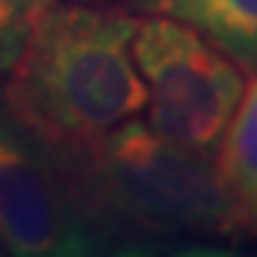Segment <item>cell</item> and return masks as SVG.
Segmentation results:
<instances>
[{
  "label": "cell",
  "instance_id": "1",
  "mask_svg": "<svg viewBox=\"0 0 257 257\" xmlns=\"http://www.w3.org/2000/svg\"><path fill=\"white\" fill-rule=\"evenodd\" d=\"M124 10L41 0L4 84L10 105L50 143L84 152L146 108Z\"/></svg>",
  "mask_w": 257,
  "mask_h": 257
},
{
  "label": "cell",
  "instance_id": "2",
  "mask_svg": "<svg viewBox=\"0 0 257 257\" xmlns=\"http://www.w3.org/2000/svg\"><path fill=\"white\" fill-rule=\"evenodd\" d=\"M75 158L108 248L235 232L211 152L183 146L146 121L118 124Z\"/></svg>",
  "mask_w": 257,
  "mask_h": 257
},
{
  "label": "cell",
  "instance_id": "3",
  "mask_svg": "<svg viewBox=\"0 0 257 257\" xmlns=\"http://www.w3.org/2000/svg\"><path fill=\"white\" fill-rule=\"evenodd\" d=\"M105 248L108 238L84 198L75 152L34 131L0 84V251L78 257Z\"/></svg>",
  "mask_w": 257,
  "mask_h": 257
},
{
  "label": "cell",
  "instance_id": "4",
  "mask_svg": "<svg viewBox=\"0 0 257 257\" xmlns=\"http://www.w3.org/2000/svg\"><path fill=\"white\" fill-rule=\"evenodd\" d=\"M131 50L146 84V124L183 146L211 152L242 96L235 59L168 16L137 19Z\"/></svg>",
  "mask_w": 257,
  "mask_h": 257
},
{
  "label": "cell",
  "instance_id": "5",
  "mask_svg": "<svg viewBox=\"0 0 257 257\" xmlns=\"http://www.w3.org/2000/svg\"><path fill=\"white\" fill-rule=\"evenodd\" d=\"M211 158L235 232H257V78L242 87Z\"/></svg>",
  "mask_w": 257,
  "mask_h": 257
},
{
  "label": "cell",
  "instance_id": "6",
  "mask_svg": "<svg viewBox=\"0 0 257 257\" xmlns=\"http://www.w3.org/2000/svg\"><path fill=\"white\" fill-rule=\"evenodd\" d=\"M137 7L195 28L229 59L257 68V0H137Z\"/></svg>",
  "mask_w": 257,
  "mask_h": 257
},
{
  "label": "cell",
  "instance_id": "7",
  "mask_svg": "<svg viewBox=\"0 0 257 257\" xmlns=\"http://www.w3.org/2000/svg\"><path fill=\"white\" fill-rule=\"evenodd\" d=\"M38 4L41 0H0V75L10 71L22 53Z\"/></svg>",
  "mask_w": 257,
  "mask_h": 257
},
{
  "label": "cell",
  "instance_id": "8",
  "mask_svg": "<svg viewBox=\"0 0 257 257\" xmlns=\"http://www.w3.org/2000/svg\"><path fill=\"white\" fill-rule=\"evenodd\" d=\"M0 254H4V251H0Z\"/></svg>",
  "mask_w": 257,
  "mask_h": 257
}]
</instances>
